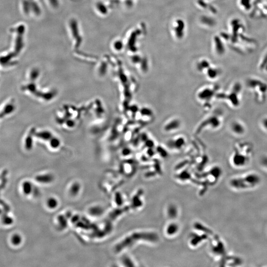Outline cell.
Segmentation results:
<instances>
[{"mask_svg": "<svg viewBox=\"0 0 267 267\" xmlns=\"http://www.w3.org/2000/svg\"><path fill=\"white\" fill-rule=\"evenodd\" d=\"M143 191L140 190L138 191L137 194L135 196L133 199V203H132L134 207H140L143 205V203L141 199H140V197L142 196V194H143Z\"/></svg>", "mask_w": 267, "mask_h": 267, "instance_id": "obj_11", "label": "cell"}, {"mask_svg": "<svg viewBox=\"0 0 267 267\" xmlns=\"http://www.w3.org/2000/svg\"><path fill=\"white\" fill-rule=\"evenodd\" d=\"M140 114L145 116H151L153 114V111L151 108L144 107L140 109Z\"/></svg>", "mask_w": 267, "mask_h": 267, "instance_id": "obj_19", "label": "cell"}, {"mask_svg": "<svg viewBox=\"0 0 267 267\" xmlns=\"http://www.w3.org/2000/svg\"><path fill=\"white\" fill-rule=\"evenodd\" d=\"M158 239L159 237L156 233L151 232L135 233L131 235L130 236L126 237L124 240H123L122 242L118 245L117 247H116L117 250H121L133 244L135 242H138L139 240H144L151 242H155L158 241Z\"/></svg>", "mask_w": 267, "mask_h": 267, "instance_id": "obj_2", "label": "cell"}, {"mask_svg": "<svg viewBox=\"0 0 267 267\" xmlns=\"http://www.w3.org/2000/svg\"><path fill=\"white\" fill-rule=\"evenodd\" d=\"M261 179L256 174H252L244 178H235L231 180L230 185L231 187L236 189H244L255 187L259 184Z\"/></svg>", "mask_w": 267, "mask_h": 267, "instance_id": "obj_4", "label": "cell"}, {"mask_svg": "<svg viewBox=\"0 0 267 267\" xmlns=\"http://www.w3.org/2000/svg\"><path fill=\"white\" fill-rule=\"evenodd\" d=\"M11 242L12 244L15 245H17L20 244L21 242V237L20 235L18 234H15L13 235L12 239H11Z\"/></svg>", "mask_w": 267, "mask_h": 267, "instance_id": "obj_20", "label": "cell"}, {"mask_svg": "<svg viewBox=\"0 0 267 267\" xmlns=\"http://www.w3.org/2000/svg\"><path fill=\"white\" fill-rule=\"evenodd\" d=\"M220 72L216 68H208L207 71V76L208 78L211 80H214L218 77L219 75Z\"/></svg>", "mask_w": 267, "mask_h": 267, "instance_id": "obj_12", "label": "cell"}, {"mask_svg": "<svg viewBox=\"0 0 267 267\" xmlns=\"http://www.w3.org/2000/svg\"><path fill=\"white\" fill-rule=\"evenodd\" d=\"M209 66V63L207 62H206V61H204V62L203 61V62H202V63H200L199 64L198 69L200 71H202V70H204L205 69L207 68H208Z\"/></svg>", "mask_w": 267, "mask_h": 267, "instance_id": "obj_22", "label": "cell"}, {"mask_svg": "<svg viewBox=\"0 0 267 267\" xmlns=\"http://www.w3.org/2000/svg\"><path fill=\"white\" fill-rule=\"evenodd\" d=\"M194 227L196 229L200 231H203L206 234H212V231H211L210 230H209L208 228H206V227H204L200 223H196L194 224Z\"/></svg>", "mask_w": 267, "mask_h": 267, "instance_id": "obj_17", "label": "cell"}, {"mask_svg": "<svg viewBox=\"0 0 267 267\" xmlns=\"http://www.w3.org/2000/svg\"><path fill=\"white\" fill-rule=\"evenodd\" d=\"M209 173L211 175L215 177L216 179H218L221 176L222 170L219 167L215 166L211 169Z\"/></svg>", "mask_w": 267, "mask_h": 267, "instance_id": "obj_16", "label": "cell"}, {"mask_svg": "<svg viewBox=\"0 0 267 267\" xmlns=\"http://www.w3.org/2000/svg\"><path fill=\"white\" fill-rule=\"evenodd\" d=\"M249 2H250V0H241L242 5L243 6L242 7H244L246 9H249L250 8Z\"/></svg>", "mask_w": 267, "mask_h": 267, "instance_id": "obj_25", "label": "cell"}, {"mask_svg": "<svg viewBox=\"0 0 267 267\" xmlns=\"http://www.w3.org/2000/svg\"><path fill=\"white\" fill-rule=\"evenodd\" d=\"M261 163H262L263 165H264L265 167L267 168V157H264L262 159Z\"/></svg>", "mask_w": 267, "mask_h": 267, "instance_id": "obj_26", "label": "cell"}, {"mask_svg": "<svg viewBox=\"0 0 267 267\" xmlns=\"http://www.w3.org/2000/svg\"><path fill=\"white\" fill-rule=\"evenodd\" d=\"M23 193L25 194H29L31 193L32 190L31 185L29 183L25 182L23 184Z\"/></svg>", "mask_w": 267, "mask_h": 267, "instance_id": "obj_21", "label": "cell"}, {"mask_svg": "<svg viewBox=\"0 0 267 267\" xmlns=\"http://www.w3.org/2000/svg\"><path fill=\"white\" fill-rule=\"evenodd\" d=\"M241 86L239 84H236L228 93L224 95L223 98L233 108H236L240 105V93Z\"/></svg>", "mask_w": 267, "mask_h": 267, "instance_id": "obj_5", "label": "cell"}, {"mask_svg": "<svg viewBox=\"0 0 267 267\" xmlns=\"http://www.w3.org/2000/svg\"><path fill=\"white\" fill-rule=\"evenodd\" d=\"M221 121L220 119L216 115H212L205 120L202 123V125L205 127H208L212 129L218 128L221 125Z\"/></svg>", "mask_w": 267, "mask_h": 267, "instance_id": "obj_9", "label": "cell"}, {"mask_svg": "<svg viewBox=\"0 0 267 267\" xmlns=\"http://www.w3.org/2000/svg\"><path fill=\"white\" fill-rule=\"evenodd\" d=\"M190 176L191 175L188 173V172L185 171L179 175V178L180 179L183 180L188 179L190 178Z\"/></svg>", "mask_w": 267, "mask_h": 267, "instance_id": "obj_23", "label": "cell"}, {"mask_svg": "<svg viewBox=\"0 0 267 267\" xmlns=\"http://www.w3.org/2000/svg\"><path fill=\"white\" fill-rule=\"evenodd\" d=\"M207 236H206V234L202 236H194V237L191 239V244L193 246H196L199 244V243L201 242L202 240L207 239Z\"/></svg>", "mask_w": 267, "mask_h": 267, "instance_id": "obj_15", "label": "cell"}, {"mask_svg": "<svg viewBox=\"0 0 267 267\" xmlns=\"http://www.w3.org/2000/svg\"><path fill=\"white\" fill-rule=\"evenodd\" d=\"M167 213L169 217L171 219H174L177 216L178 210L177 207L175 205H171L169 206L167 210Z\"/></svg>", "mask_w": 267, "mask_h": 267, "instance_id": "obj_14", "label": "cell"}, {"mask_svg": "<svg viewBox=\"0 0 267 267\" xmlns=\"http://www.w3.org/2000/svg\"><path fill=\"white\" fill-rule=\"evenodd\" d=\"M181 121L177 118H172L165 123L163 129L165 132H171L175 131L180 128Z\"/></svg>", "mask_w": 267, "mask_h": 267, "instance_id": "obj_8", "label": "cell"}, {"mask_svg": "<svg viewBox=\"0 0 267 267\" xmlns=\"http://www.w3.org/2000/svg\"><path fill=\"white\" fill-rule=\"evenodd\" d=\"M186 140L183 136H178L169 140L167 145L172 149L180 150L186 145Z\"/></svg>", "mask_w": 267, "mask_h": 267, "instance_id": "obj_6", "label": "cell"}, {"mask_svg": "<svg viewBox=\"0 0 267 267\" xmlns=\"http://www.w3.org/2000/svg\"><path fill=\"white\" fill-rule=\"evenodd\" d=\"M214 95V91L211 88L205 87L198 92L197 98L203 102H208L212 99Z\"/></svg>", "mask_w": 267, "mask_h": 267, "instance_id": "obj_7", "label": "cell"}, {"mask_svg": "<svg viewBox=\"0 0 267 267\" xmlns=\"http://www.w3.org/2000/svg\"><path fill=\"white\" fill-rule=\"evenodd\" d=\"M231 129L234 134L237 136L242 135L245 132L244 125L239 121H235L231 123Z\"/></svg>", "mask_w": 267, "mask_h": 267, "instance_id": "obj_10", "label": "cell"}, {"mask_svg": "<svg viewBox=\"0 0 267 267\" xmlns=\"http://www.w3.org/2000/svg\"><path fill=\"white\" fill-rule=\"evenodd\" d=\"M261 125L264 130L267 131V117H265L261 120Z\"/></svg>", "mask_w": 267, "mask_h": 267, "instance_id": "obj_24", "label": "cell"}, {"mask_svg": "<svg viewBox=\"0 0 267 267\" xmlns=\"http://www.w3.org/2000/svg\"><path fill=\"white\" fill-rule=\"evenodd\" d=\"M236 145L232 161L236 166L242 167L247 164L249 160L248 154L252 151V146L245 142H239Z\"/></svg>", "mask_w": 267, "mask_h": 267, "instance_id": "obj_1", "label": "cell"}, {"mask_svg": "<svg viewBox=\"0 0 267 267\" xmlns=\"http://www.w3.org/2000/svg\"><path fill=\"white\" fill-rule=\"evenodd\" d=\"M247 82V85L253 93L256 100L258 103H263L267 94V84L257 79H250Z\"/></svg>", "mask_w": 267, "mask_h": 267, "instance_id": "obj_3", "label": "cell"}, {"mask_svg": "<svg viewBox=\"0 0 267 267\" xmlns=\"http://www.w3.org/2000/svg\"><path fill=\"white\" fill-rule=\"evenodd\" d=\"M58 205V202L56 199L55 198H50L47 201V205L48 207L51 209L55 208Z\"/></svg>", "mask_w": 267, "mask_h": 267, "instance_id": "obj_18", "label": "cell"}, {"mask_svg": "<svg viewBox=\"0 0 267 267\" xmlns=\"http://www.w3.org/2000/svg\"><path fill=\"white\" fill-rule=\"evenodd\" d=\"M178 230L179 226L177 224H176V223H171L167 227L166 233L169 236H172L177 233Z\"/></svg>", "mask_w": 267, "mask_h": 267, "instance_id": "obj_13", "label": "cell"}]
</instances>
